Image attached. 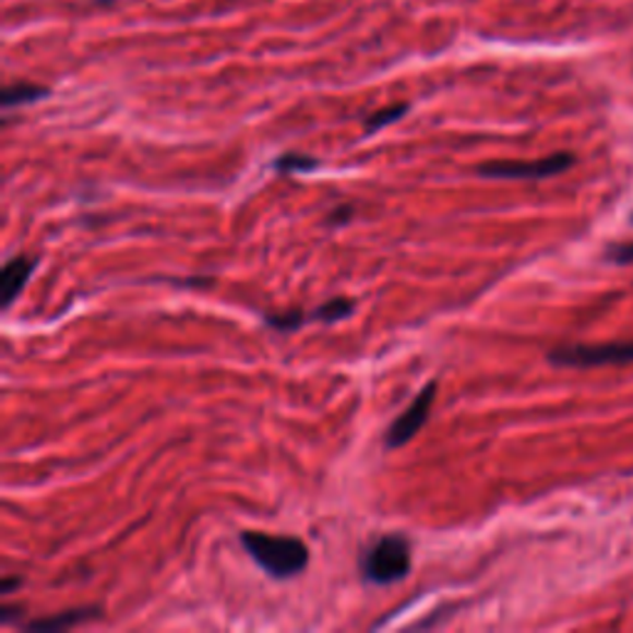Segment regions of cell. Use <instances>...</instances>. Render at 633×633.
<instances>
[{
	"label": "cell",
	"mask_w": 633,
	"mask_h": 633,
	"mask_svg": "<svg viewBox=\"0 0 633 633\" xmlns=\"http://www.w3.org/2000/svg\"><path fill=\"white\" fill-rule=\"evenodd\" d=\"M240 542H243L246 552L253 557L260 570H265L275 580H290V576L304 572L307 562H310V549H307L300 537L267 535L248 529L240 537Z\"/></svg>",
	"instance_id": "obj_1"
},
{
	"label": "cell",
	"mask_w": 633,
	"mask_h": 633,
	"mask_svg": "<svg viewBox=\"0 0 633 633\" xmlns=\"http://www.w3.org/2000/svg\"><path fill=\"white\" fill-rule=\"evenodd\" d=\"M554 367L592 369V367H617L633 365V339L604 342V344H562L547 354Z\"/></svg>",
	"instance_id": "obj_3"
},
{
	"label": "cell",
	"mask_w": 633,
	"mask_h": 633,
	"mask_svg": "<svg viewBox=\"0 0 633 633\" xmlns=\"http://www.w3.org/2000/svg\"><path fill=\"white\" fill-rule=\"evenodd\" d=\"M351 312H354L351 300H347V297H334V300L324 302L322 307H316L310 316L312 320H320V322H339V320H347Z\"/></svg>",
	"instance_id": "obj_10"
},
{
	"label": "cell",
	"mask_w": 633,
	"mask_h": 633,
	"mask_svg": "<svg viewBox=\"0 0 633 633\" xmlns=\"http://www.w3.org/2000/svg\"><path fill=\"white\" fill-rule=\"evenodd\" d=\"M17 613H23L21 607H3V609H0V621L11 623V621L17 619Z\"/></svg>",
	"instance_id": "obj_15"
},
{
	"label": "cell",
	"mask_w": 633,
	"mask_h": 633,
	"mask_svg": "<svg viewBox=\"0 0 633 633\" xmlns=\"http://www.w3.org/2000/svg\"><path fill=\"white\" fill-rule=\"evenodd\" d=\"M307 314L302 310H287V312H270L265 314V324L267 327H273L283 334H290L297 332L304 324Z\"/></svg>",
	"instance_id": "obj_11"
},
{
	"label": "cell",
	"mask_w": 633,
	"mask_h": 633,
	"mask_svg": "<svg viewBox=\"0 0 633 633\" xmlns=\"http://www.w3.org/2000/svg\"><path fill=\"white\" fill-rule=\"evenodd\" d=\"M574 166V154L570 152H557L537 162H490L478 166L480 176L488 179H549V176L564 174Z\"/></svg>",
	"instance_id": "obj_4"
},
{
	"label": "cell",
	"mask_w": 633,
	"mask_h": 633,
	"mask_svg": "<svg viewBox=\"0 0 633 633\" xmlns=\"http://www.w3.org/2000/svg\"><path fill=\"white\" fill-rule=\"evenodd\" d=\"M351 216H354V206H349V203H344V206L330 211V216L324 223H327V226H332V228H337V226H344V223H349Z\"/></svg>",
	"instance_id": "obj_14"
},
{
	"label": "cell",
	"mask_w": 633,
	"mask_h": 633,
	"mask_svg": "<svg viewBox=\"0 0 633 633\" xmlns=\"http://www.w3.org/2000/svg\"><path fill=\"white\" fill-rule=\"evenodd\" d=\"M33 270H35V260L27 255H13L3 265V273H0V297H3V310H8V307L15 302V297H21L27 280H31Z\"/></svg>",
	"instance_id": "obj_6"
},
{
	"label": "cell",
	"mask_w": 633,
	"mask_h": 633,
	"mask_svg": "<svg viewBox=\"0 0 633 633\" xmlns=\"http://www.w3.org/2000/svg\"><path fill=\"white\" fill-rule=\"evenodd\" d=\"M435 394H439V381H431V384H426L421 391H418V396L411 404H408L406 411L389 426L386 439H384L389 449H402V445L411 443L416 439L418 431H421L428 421V414H431Z\"/></svg>",
	"instance_id": "obj_5"
},
{
	"label": "cell",
	"mask_w": 633,
	"mask_h": 633,
	"mask_svg": "<svg viewBox=\"0 0 633 633\" xmlns=\"http://www.w3.org/2000/svg\"><path fill=\"white\" fill-rule=\"evenodd\" d=\"M607 260L617 265H631L633 263V240L631 243H611L607 248Z\"/></svg>",
	"instance_id": "obj_13"
},
{
	"label": "cell",
	"mask_w": 633,
	"mask_h": 633,
	"mask_svg": "<svg viewBox=\"0 0 633 633\" xmlns=\"http://www.w3.org/2000/svg\"><path fill=\"white\" fill-rule=\"evenodd\" d=\"M408 111V105L404 101V105H391L386 109H379L374 111V115H369L367 117V122H365V129L371 134V132H379V129H384L389 124H394L402 119L404 115Z\"/></svg>",
	"instance_id": "obj_12"
},
{
	"label": "cell",
	"mask_w": 633,
	"mask_h": 633,
	"mask_svg": "<svg viewBox=\"0 0 633 633\" xmlns=\"http://www.w3.org/2000/svg\"><path fill=\"white\" fill-rule=\"evenodd\" d=\"M99 617V607H77V609H68L62 613H52L48 619H37L25 623V631H35V633H55V631H64L77 626V623H85Z\"/></svg>",
	"instance_id": "obj_7"
},
{
	"label": "cell",
	"mask_w": 633,
	"mask_h": 633,
	"mask_svg": "<svg viewBox=\"0 0 633 633\" xmlns=\"http://www.w3.org/2000/svg\"><path fill=\"white\" fill-rule=\"evenodd\" d=\"M48 97V87H40V85H33V82H15V85H8L3 89V107L5 109H13V107H21V105H31V101H37Z\"/></svg>",
	"instance_id": "obj_8"
},
{
	"label": "cell",
	"mask_w": 633,
	"mask_h": 633,
	"mask_svg": "<svg viewBox=\"0 0 633 633\" xmlns=\"http://www.w3.org/2000/svg\"><path fill=\"white\" fill-rule=\"evenodd\" d=\"M275 169L280 174H304V171H312L320 166L314 156L310 154H297V152H287L283 156L275 158Z\"/></svg>",
	"instance_id": "obj_9"
},
{
	"label": "cell",
	"mask_w": 633,
	"mask_h": 633,
	"mask_svg": "<svg viewBox=\"0 0 633 633\" xmlns=\"http://www.w3.org/2000/svg\"><path fill=\"white\" fill-rule=\"evenodd\" d=\"M408 570H411V545L404 535L379 537L361 557V576L377 586L402 582Z\"/></svg>",
	"instance_id": "obj_2"
},
{
	"label": "cell",
	"mask_w": 633,
	"mask_h": 633,
	"mask_svg": "<svg viewBox=\"0 0 633 633\" xmlns=\"http://www.w3.org/2000/svg\"><path fill=\"white\" fill-rule=\"evenodd\" d=\"M15 586H21V580L17 576H5L3 584H0V594H11Z\"/></svg>",
	"instance_id": "obj_16"
}]
</instances>
